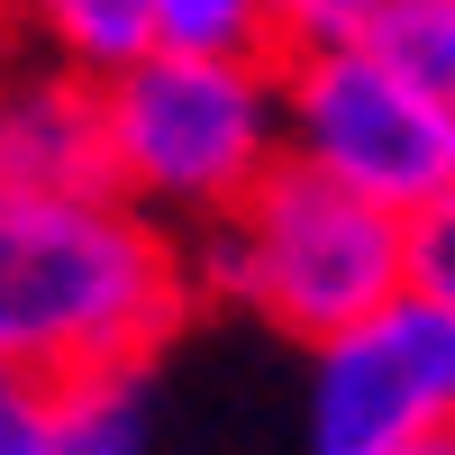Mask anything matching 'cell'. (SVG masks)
Instances as JSON below:
<instances>
[{
	"label": "cell",
	"mask_w": 455,
	"mask_h": 455,
	"mask_svg": "<svg viewBox=\"0 0 455 455\" xmlns=\"http://www.w3.org/2000/svg\"><path fill=\"white\" fill-rule=\"evenodd\" d=\"M192 310L164 219L119 192H0V364L28 383L146 373Z\"/></svg>",
	"instance_id": "6da1fadb"
},
{
	"label": "cell",
	"mask_w": 455,
	"mask_h": 455,
	"mask_svg": "<svg viewBox=\"0 0 455 455\" xmlns=\"http://www.w3.org/2000/svg\"><path fill=\"white\" fill-rule=\"evenodd\" d=\"M283 164V64L274 55H173L146 46L100 73V182L146 219H219Z\"/></svg>",
	"instance_id": "7a4b0ae2"
},
{
	"label": "cell",
	"mask_w": 455,
	"mask_h": 455,
	"mask_svg": "<svg viewBox=\"0 0 455 455\" xmlns=\"http://www.w3.org/2000/svg\"><path fill=\"white\" fill-rule=\"evenodd\" d=\"M192 283L255 310V319H274L300 347H319V337L373 319L392 291H410V264H401L392 210L337 192L328 173L283 156L237 210H219L201 228Z\"/></svg>",
	"instance_id": "3957f363"
},
{
	"label": "cell",
	"mask_w": 455,
	"mask_h": 455,
	"mask_svg": "<svg viewBox=\"0 0 455 455\" xmlns=\"http://www.w3.org/2000/svg\"><path fill=\"white\" fill-rule=\"evenodd\" d=\"M283 156L410 219L455 173V109L428 100L410 73H392L373 46L283 55Z\"/></svg>",
	"instance_id": "277c9868"
},
{
	"label": "cell",
	"mask_w": 455,
	"mask_h": 455,
	"mask_svg": "<svg viewBox=\"0 0 455 455\" xmlns=\"http://www.w3.org/2000/svg\"><path fill=\"white\" fill-rule=\"evenodd\" d=\"M310 355V455H410L455 428V300L392 291Z\"/></svg>",
	"instance_id": "5b68a950"
},
{
	"label": "cell",
	"mask_w": 455,
	"mask_h": 455,
	"mask_svg": "<svg viewBox=\"0 0 455 455\" xmlns=\"http://www.w3.org/2000/svg\"><path fill=\"white\" fill-rule=\"evenodd\" d=\"M0 192H109L100 182V83L64 64L0 73Z\"/></svg>",
	"instance_id": "8992f818"
},
{
	"label": "cell",
	"mask_w": 455,
	"mask_h": 455,
	"mask_svg": "<svg viewBox=\"0 0 455 455\" xmlns=\"http://www.w3.org/2000/svg\"><path fill=\"white\" fill-rule=\"evenodd\" d=\"M10 10L46 46V64L83 73V83H100V73H119L128 55L156 46V0H10Z\"/></svg>",
	"instance_id": "52a82bcc"
},
{
	"label": "cell",
	"mask_w": 455,
	"mask_h": 455,
	"mask_svg": "<svg viewBox=\"0 0 455 455\" xmlns=\"http://www.w3.org/2000/svg\"><path fill=\"white\" fill-rule=\"evenodd\" d=\"M55 455H146L156 446V410H146L137 373H83V383L46 392Z\"/></svg>",
	"instance_id": "ba28073f"
},
{
	"label": "cell",
	"mask_w": 455,
	"mask_h": 455,
	"mask_svg": "<svg viewBox=\"0 0 455 455\" xmlns=\"http://www.w3.org/2000/svg\"><path fill=\"white\" fill-rule=\"evenodd\" d=\"M364 46L383 55L392 73H410L428 100L455 109V0H373Z\"/></svg>",
	"instance_id": "9c48e42d"
},
{
	"label": "cell",
	"mask_w": 455,
	"mask_h": 455,
	"mask_svg": "<svg viewBox=\"0 0 455 455\" xmlns=\"http://www.w3.org/2000/svg\"><path fill=\"white\" fill-rule=\"evenodd\" d=\"M156 46L173 55H274L264 0H156Z\"/></svg>",
	"instance_id": "30bf717a"
},
{
	"label": "cell",
	"mask_w": 455,
	"mask_h": 455,
	"mask_svg": "<svg viewBox=\"0 0 455 455\" xmlns=\"http://www.w3.org/2000/svg\"><path fill=\"white\" fill-rule=\"evenodd\" d=\"M364 28H373V0H264L274 64L283 55H328V46H364Z\"/></svg>",
	"instance_id": "8fae6325"
},
{
	"label": "cell",
	"mask_w": 455,
	"mask_h": 455,
	"mask_svg": "<svg viewBox=\"0 0 455 455\" xmlns=\"http://www.w3.org/2000/svg\"><path fill=\"white\" fill-rule=\"evenodd\" d=\"M401 264H410V291L455 300V173L401 219Z\"/></svg>",
	"instance_id": "7c38bea8"
},
{
	"label": "cell",
	"mask_w": 455,
	"mask_h": 455,
	"mask_svg": "<svg viewBox=\"0 0 455 455\" xmlns=\"http://www.w3.org/2000/svg\"><path fill=\"white\" fill-rule=\"evenodd\" d=\"M0 455H55V428H46V383L0 364Z\"/></svg>",
	"instance_id": "4fadbf2b"
},
{
	"label": "cell",
	"mask_w": 455,
	"mask_h": 455,
	"mask_svg": "<svg viewBox=\"0 0 455 455\" xmlns=\"http://www.w3.org/2000/svg\"><path fill=\"white\" fill-rule=\"evenodd\" d=\"M410 455H455V428H446V437H419V446H410Z\"/></svg>",
	"instance_id": "5bb4252c"
},
{
	"label": "cell",
	"mask_w": 455,
	"mask_h": 455,
	"mask_svg": "<svg viewBox=\"0 0 455 455\" xmlns=\"http://www.w3.org/2000/svg\"><path fill=\"white\" fill-rule=\"evenodd\" d=\"M0 73H10V55H0Z\"/></svg>",
	"instance_id": "9a60e30c"
}]
</instances>
